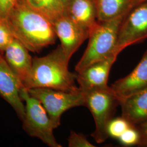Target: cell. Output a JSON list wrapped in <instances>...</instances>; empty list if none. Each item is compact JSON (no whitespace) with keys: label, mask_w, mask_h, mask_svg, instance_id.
Segmentation results:
<instances>
[{"label":"cell","mask_w":147,"mask_h":147,"mask_svg":"<svg viewBox=\"0 0 147 147\" xmlns=\"http://www.w3.org/2000/svg\"><path fill=\"white\" fill-rule=\"evenodd\" d=\"M6 20L14 38L30 51L39 52L55 42L52 23L19 1Z\"/></svg>","instance_id":"cell-1"},{"label":"cell","mask_w":147,"mask_h":147,"mask_svg":"<svg viewBox=\"0 0 147 147\" xmlns=\"http://www.w3.org/2000/svg\"><path fill=\"white\" fill-rule=\"evenodd\" d=\"M69 61L61 45L45 56L33 58L31 74L25 89L46 88L70 92L80 90L76 74L69 71Z\"/></svg>","instance_id":"cell-2"},{"label":"cell","mask_w":147,"mask_h":147,"mask_svg":"<svg viewBox=\"0 0 147 147\" xmlns=\"http://www.w3.org/2000/svg\"><path fill=\"white\" fill-rule=\"evenodd\" d=\"M124 18L97 22L90 32L88 45L75 66L77 73L93 63L108 58L115 53H121L117 49V44L119 30Z\"/></svg>","instance_id":"cell-3"},{"label":"cell","mask_w":147,"mask_h":147,"mask_svg":"<svg viewBox=\"0 0 147 147\" xmlns=\"http://www.w3.org/2000/svg\"><path fill=\"white\" fill-rule=\"evenodd\" d=\"M20 94L26 103L25 116L22 120L25 131L30 137L39 138L49 147H62L55 137V127L40 101L32 96L25 88L21 89Z\"/></svg>","instance_id":"cell-4"},{"label":"cell","mask_w":147,"mask_h":147,"mask_svg":"<svg viewBox=\"0 0 147 147\" xmlns=\"http://www.w3.org/2000/svg\"><path fill=\"white\" fill-rule=\"evenodd\" d=\"M84 93L85 106L90 111L95 125L94 131L91 136L96 143H102L109 137L108 126L113 119L117 106L119 105V98L111 88L94 89Z\"/></svg>","instance_id":"cell-5"},{"label":"cell","mask_w":147,"mask_h":147,"mask_svg":"<svg viewBox=\"0 0 147 147\" xmlns=\"http://www.w3.org/2000/svg\"><path fill=\"white\" fill-rule=\"evenodd\" d=\"M32 96L42 103L48 113L55 129L61 124L64 112L75 107L85 106V94L80 90L70 92L46 88L27 89Z\"/></svg>","instance_id":"cell-6"},{"label":"cell","mask_w":147,"mask_h":147,"mask_svg":"<svg viewBox=\"0 0 147 147\" xmlns=\"http://www.w3.org/2000/svg\"><path fill=\"white\" fill-rule=\"evenodd\" d=\"M147 38V2L135 6L124 18L118 32L117 49L126 47Z\"/></svg>","instance_id":"cell-7"},{"label":"cell","mask_w":147,"mask_h":147,"mask_svg":"<svg viewBox=\"0 0 147 147\" xmlns=\"http://www.w3.org/2000/svg\"><path fill=\"white\" fill-rule=\"evenodd\" d=\"M116 53L102 61L93 63L76 74V82L80 90L87 92L94 89H109L108 79L112 66L118 55Z\"/></svg>","instance_id":"cell-8"},{"label":"cell","mask_w":147,"mask_h":147,"mask_svg":"<svg viewBox=\"0 0 147 147\" xmlns=\"http://www.w3.org/2000/svg\"><path fill=\"white\" fill-rule=\"evenodd\" d=\"M23 88L21 82L0 53V96L11 105L21 121L25 113V106L20 96Z\"/></svg>","instance_id":"cell-9"},{"label":"cell","mask_w":147,"mask_h":147,"mask_svg":"<svg viewBox=\"0 0 147 147\" xmlns=\"http://www.w3.org/2000/svg\"><path fill=\"white\" fill-rule=\"evenodd\" d=\"M52 24L64 53L70 60L74 53L88 38L89 33L66 14L53 21Z\"/></svg>","instance_id":"cell-10"},{"label":"cell","mask_w":147,"mask_h":147,"mask_svg":"<svg viewBox=\"0 0 147 147\" xmlns=\"http://www.w3.org/2000/svg\"><path fill=\"white\" fill-rule=\"evenodd\" d=\"M29 51L19 40L14 38L3 53L7 62L21 82L23 88L31 74L33 58Z\"/></svg>","instance_id":"cell-11"},{"label":"cell","mask_w":147,"mask_h":147,"mask_svg":"<svg viewBox=\"0 0 147 147\" xmlns=\"http://www.w3.org/2000/svg\"><path fill=\"white\" fill-rule=\"evenodd\" d=\"M119 100L147 88V50L131 73L110 86Z\"/></svg>","instance_id":"cell-12"},{"label":"cell","mask_w":147,"mask_h":147,"mask_svg":"<svg viewBox=\"0 0 147 147\" xmlns=\"http://www.w3.org/2000/svg\"><path fill=\"white\" fill-rule=\"evenodd\" d=\"M121 117L136 127L147 121V88L119 100Z\"/></svg>","instance_id":"cell-13"},{"label":"cell","mask_w":147,"mask_h":147,"mask_svg":"<svg viewBox=\"0 0 147 147\" xmlns=\"http://www.w3.org/2000/svg\"><path fill=\"white\" fill-rule=\"evenodd\" d=\"M66 15L89 35L98 22L93 0H70L66 5Z\"/></svg>","instance_id":"cell-14"},{"label":"cell","mask_w":147,"mask_h":147,"mask_svg":"<svg viewBox=\"0 0 147 147\" xmlns=\"http://www.w3.org/2000/svg\"><path fill=\"white\" fill-rule=\"evenodd\" d=\"M96 18L100 22L125 16L135 7L134 0H93Z\"/></svg>","instance_id":"cell-15"},{"label":"cell","mask_w":147,"mask_h":147,"mask_svg":"<svg viewBox=\"0 0 147 147\" xmlns=\"http://www.w3.org/2000/svg\"><path fill=\"white\" fill-rule=\"evenodd\" d=\"M18 1L45 17L51 23L66 14V5L63 0Z\"/></svg>","instance_id":"cell-16"},{"label":"cell","mask_w":147,"mask_h":147,"mask_svg":"<svg viewBox=\"0 0 147 147\" xmlns=\"http://www.w3.org/2000/svg\"><path fill=\"white\" fill-rule=\"evenodd\" d=\"M131 125L127 121L121 117L112 119L108 126V134L109 136L119 138L123 132L126 130Z\"/></svg>","instance_id":"cell-17"},{"label":"cell","mask_w":147,"mask_h":147,"mask_svg":"<svg viewBox=\"0 0 147 147\" xmlns=\"http://www.w3.org/2000/svg\"><path fill=\"white\" fill-rule=\"evenodd\" d=\"M14 37L6 19H0V52L3 53Z\"/></svg>","instance_id":"cell-18"},{"label":"cell","mask_w":147,"mask_h":147,"mask_svg":"<svg viewBox=\"0 0 147 147\" xmlns=\"http://www.w3.org/2000/svg\"><path fill=\"white\" fill-rule=\"evenodd\" d=\"M118 139L123 145L126 146L138 145L140 135L136 128L131 126L124 132Z\"/></svg>","instance_id":"cell-19"},{"label":"cell","mask_w":147,"mask_h":147,"mask_svg":"<svg viewBox=\"0 0 147 147\" xmlns=\"http://www.w3.org/2000/svg\"><path fill=\"white\" fill-rule=\"evenodd\" d=\"M69 147H94L84 134L71 131L68 138Z\"/></svg>","instance_id":"cell-20"},{"label":"cell","mask_w":147,"mask_h":147,"mask_svg":"<svg viewBox=\"0 0 147 147\" xmlns=\"http://www.w3.org/2000/svg\"><path fill=\"white\" fill-rule=\"evenodd\" d=\"M18 0H0V19H6Z\"/></svg>","instance_id":"cell-21"},{"label":"cell","mask_w":147,"mask_h":147,"mask_svg":"<svg viewBox=\"0 0 147 147\" xmlns=\"http://www.w3.org/2000/svg\"><path fill=\"white\" fill-rule=\"evenodd\" d=\"M136 128L140 135V140L137 146L147 147V121Z\"/></svg>","instance_id":"cell-22"},{"label":"cell","mask_w":147,"mask_h":147,"mask_svg":"<svg viewBox=\"0 0 147 147\" xmlns=\"http://www.w3.org/2000/svg\"><path fill=\"white\" fill-rule=\"evenodd\" d=\"M134 4H135V6L136 5H138L140 3H142L143 2H147V0H134Z\"/></svg>","instance_id":"cell-23"},{"label":"cell","mask_w":147,"mask_h":147,"mask_svg":"<svg viewBox=\"0 0 147 147\" xmlns=\"http://www.w3.org/2000/svg\"><path fill=\"white\" fill-rule=\"evenodd\" d=\"M64 1V3H65V5H67V3H68L69 1H70V0H63Z\"/></svg>","instance_id":"cell-24"},{"label":"cell","mask_w":147,"mask_h":147,"mask_svg":"<svg viewBox=\"0 0 147 147\" xmlns=\"http://www.w3.org/2000/svg\"><path fill=\"white\" fill-rule=\"evenodd\" d=\"M0 53H1V52H0ZM2 54H3V53H2Z\"/></svg>","instance_id":"cell-25"}]
</instances>
